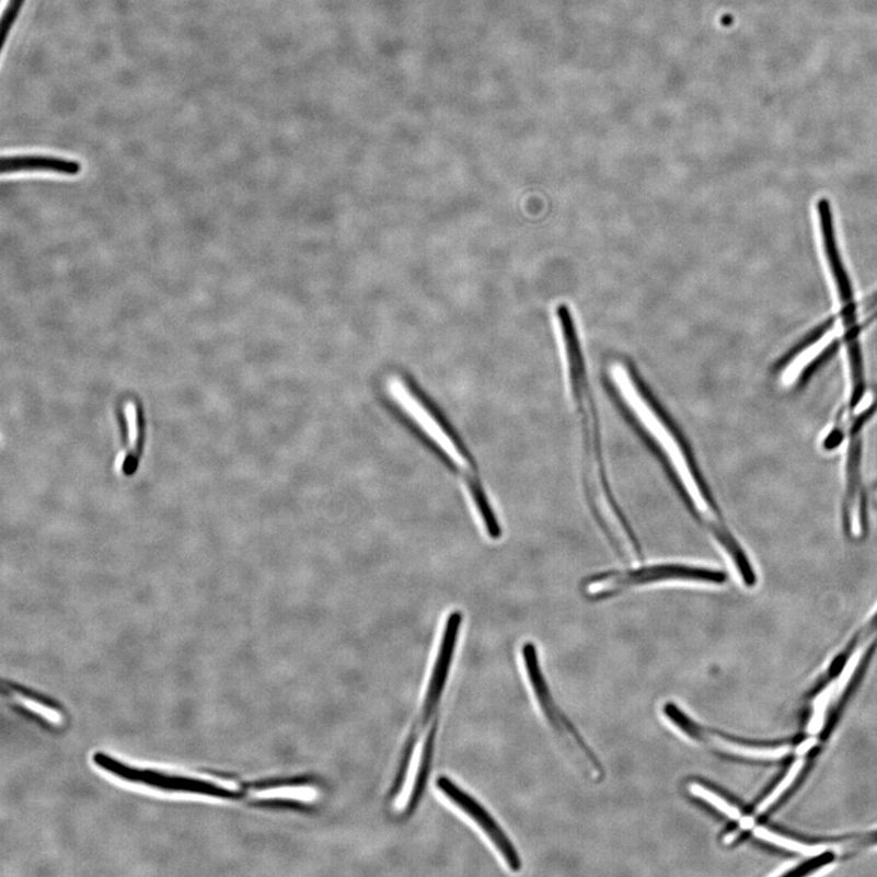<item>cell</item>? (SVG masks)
Instances as JSON below:
<instances>
[{
  "label": "cell",
  "mask_w": 877,
  "mask_h": 877,
  "mask_svg": "<svg viewBox=\"0 0 877 877\" xmlns=\"http://www.w3.org/2000/svg\"><path fill=\"white\" fill-rule=\"evenodd\" d=\"M521 654L529 688L549 727L557 735V739L584 775L593 782H601L604 777L603 765L552 696L540 666L538 647L533 643H526Z\"/></svg>",
  "instance_id": "obj_3"
},
{
  "label": "cell",
  "mask_w": 877,
  "mask_h": 877,
  "mask_svg": "<svg viewBox=\"0 0 877 877\" xmlns=\"http://www.w3.org/2000/svg\"><path fill=\"white\" fill-rule=\"evenodd\" d=\"M727 580V573L718 569L684 565V563H659V565L595 573L582 580L580 589L585 598L592 601H601L653 584L696 582L723 585Z\"/></svg>",
  "instance_id": "obj_2"
},
{
  "label": "cell",
  "mask_w": 877,
  "mask_h": 877,
  "mask_svg": "<svg viewBox=\"0 0 877 877\" xmlns=\"http://www.w3.org/2000/svg\"><path fill=\"white\" fill-rule=\"evenodd\" d=\"M803 765H804V761L803 760L797 761L793 765L792 771H789L788 774L786 775V777L783 780V782L780 783L776 786V788L774 789L772 795H769L763 800V803L760 806L757 807V813H760V815L763 813V811H765L769 807H771V805H773L775 803V800L780 797V795H782L785 792V789H787L788 786L794 783V780L796 778L797 774L800 772V769H803Z\"/></svg>",
  "instance_id": "obj_16"
},
{
  "label": "cell",
  "mask_w": 877,
  "mask_h": 877,
  "mask_svg": "<svg viewBox=\"0 0 877 877\" xmlns=\"http://www.w3.org/2000/svg\"><path fill=\"white\" fill-rule=\"evenodd\" d=\"M468 489L471 495L476 513H478L483 528L487 536L493 540H499L503 535V528L499 518L496 517L493 506L487 499L484 487L476 475H471L468 478Z\"/></svg>",
  "instance_id": "obj_11"
},
{
  "label": "cell",
  "mask_w": 877,
  "mask_h": 877,
  "mask_svg": "<svg viewBox=\"0 0 877 877\" xmlns=\"http://www.w3.org/2000/svg\"><path fill=\"white\" fill-rule=\"evenodd\" d=\"M874 491H875V494H876V500H877V483L875 484Z\"/></svg>",
  "instance_id": "obj_18"
},
{
  "label": "cell",
  "mask_w": 877,
  "mask_h": 877,
  "mask_svg": "<svg viewBox=\"0 0 877 877\" xmlns=\"http://www.w3.org/2000/svg\"><path fill=\"white\" fill-rule=\"evenodd\" d=\"M16 700L21 702V705H24L27 709L41 714L43 718L51 720V723L54 724H60L62 720L60 713H58L56 709H53L51 707L43 705V703H41L36 699L18 694Z\"/></svg>",
  "instance_id": "obj_17"
},
{
  "label": "cell",
  "mask_w": 877,
  "mask_h": 877,
  "mask_svg": "<svg viewBox=\"0 0 877 877\" xmlns=\"http://www.w3.org/2000/svg\"><path fill=\"white\" fill-rule=\"evenodd\" d=\"M862 430L863 426H854L847 436L846 494L842 508L844 534L855 543L869 534L868 499L862 480Z\"/></svg>",
  "instance_id": "obj_4"
},
{
  "label": "cell",
  "mask_w": 877,
  "mask_h": 877,
  "mask_svg": "<svg viewBox=\"0 0 877 877\" xmlns=\"http://www.w3.org/2000/svg\"><path fill=\"white\" fill-rule=\"evenodd\" d=\"M610 377L625 420L651 451L682 505L717 541L746 587H754L757 577L752 563L725 522L684 430L631 364H612Z\"/></svg>",
  "instance_id": "obj_1"
},
{
  "label": "cell",
  "mask_w": 877,
  "mask_h": 877,
  "mask_svg": "<svg viewBox=\"0 0 877 877\" xmlns=\"http://www.w3.org/2000/svg\"><path fill=\"white\" fill-rule=\"evenodd\" d=\"M754 835L775 844V846L806 855H817L822 852V849L819 846H807V844L776 835L775 832L765 830L764 828L754 829Z\"/></svg>",
  "instance_id": "obj_14"
},
{
  "label": "cell",
  "mask_w": 877,
  "mask_h": 877,
  "mask_svg": "<svg viewBox=\"0 0 877 877\" xmlns=\"http://www.w3.org/2000/svg\"><path fill=\"white\" fill-rule=\"evenodd\" d=\"M124 413L128 426L129 449L136 454L140 436L139 408L135 403H129L125 405Z\"/></svg>",
  "instance_id": "obj_15"
},
{
  "label": "cell",
  "mask_w": 877,
  "mask_h": 877,
  "mask_svg": "<svg viewBox=\"0 0 877 877\" xmlns=\"http://www.w3.org/2000/svg\"><path fill=\"white\" fill-rule=\"evenodd\" d=\"M435 735H436V725L432 727L430 734L428 735L424 754H422V762L419 765V772L416 777V783L414 786L413 795L409 797V803L407 806V815H413L415 809L417 808L422 795L425 793L427 778L429 776V769H430V761H431V753H432V743H435Z\"/></svg>",
  "instance_id": "obj_13"
},
{
  "label": "cell",
  "mask_w": 877,
  "mask_h": 877,
  "mask_svg": "<svg viewBox=\"0 0 877 877\" xmlns=\"http://www.w3.org/2000/svg\"><path fill=\"white\" fill-rule=\"evenodd\" d=\"M688 789L691 795H694L705 800V803L709 804L711 806L716 807L725 816H728L734 820L742 819L740 809L730 804L727 798H724L720 794L714 792V789L709 786L700 782H690L688 784Z\"/></svg>",
  "instance_id": "obj_12"
},
{
  "label": "cell",
  "mask_w": 877,
  "mask_h": 877,
  "mask_svg": "<svg viewBox=\"0 0 877 877\" xmlns=\"http://www.w3.org/2000/svg\"><path fill=\"white\" fill-rule=\"evenodd\" d=\"M81 170L82 168L80 162L59 158L23 155L12 158L5 157L2 160L3 175H8V173L10 175V173L16 172L42 171L61 173V175L67 176H76L79 175Z\"/></svg>",
  "instance_id": "obj_10"
},
{
  "label": "cell",
  "mask_w": 877,
  "mask_h": 877,
  "mask_svg": "<svg viewBox=\"0 0 877 877\" xmlns=\"http://www.w3.org/2000/svg\"><path fill=\"white\" fill-rule=\"evenodd\" d=\"M462 624V614L454 611L450 614L446 630H443L442 641L440 646L439 656L429 682L427 696L424 706V718H422V727L426 725L431 716L432 711L438 705L443 686H446L449 669L453 657L454 646H457L460 627Z\"/></svg>",
  "instance_id": "obj_8"
},
{
  "label": "cell",
  "mask_w": 877,
  "mask_h": 877,
  "mask_svg": "<svg viewBox=\"0 0 877 877\" xmlns=\"http://www.w3.org/2000/svg\"><path fill=\"white\" fill-rule=\"evenodd\" d=\"M662 713L671 727H674L681 735H684L686 739L691 742L706 746L711 750L752 758H776L789 751V747L787 746L776 747V749H763V747H754L725 738L723 735L702 727V725L690 718L688 714L681 711L673 702L666 703Z\"/></svg>",
  "instance_id": "obj_6"
},
{
  "label": "cell",
  "mask_w": 877,
  "mask_h": 877,
  "mask_svg": "<svg viewBox=\"0 0 877 877\" xmlns=\"http://www.w3.org/2000/svg\"><path fill=\"white\" fill-rule=\"evenodd\" d=\"M440 792L446 795L452 804L460 807L465 815L470 816L476 824L481 827L487 839L491 840L493 846L501 858L513 873H518L522 868V861L516 851L513 843L506 835L504 830L495 819L491 816L480 803L462 792V789L454 785L447 776H440L437 782Z\"/></svg>",
  "instance_id": "obj_7"
},
{
  "label": "cell",
  "mask_w": 877,
  "mask_h": 877,
  "mask_svg": "<svg viewBox=\"0 0 877 877\" xmlns=\"http://www.w3.org/2000/svg\"><path fill=\"white\" fill-rule=\"evenodd\" d=\"M818 212L820 219V229L822 234V242H824L826 253L829 259V265L833 279L839 289L842 308L855 307L853 299V290L846 269L839 253L835 240V232H833L832 214L830 203L827 199H821L818 203Z\"/></svg>",
  "instance_id": "obj_9"
},
{
  "label": "cell",
  "mask_w": 877,
  "mask_h": 877,
  "mask_svg": "<svg viewBox=\"0 0 877 877\" xmlns=\"http://www.w3.org/2000/svg\"><path fill=\"white\" fill-rule=\"evenodd\" d=\"M388 390L390 395L395 399L399 405H402L409 415L427 428L432 437H435L446 449L449 451L454 461L473 470V461L470 451L463 446L458 432L454 431L450 422L443 418L436 408L430 407L424 399L418 397L405 382L404 379L399 377L389 378Z\"/></svg>",
  "instance_id": "obj_5"
}]
</instances>
